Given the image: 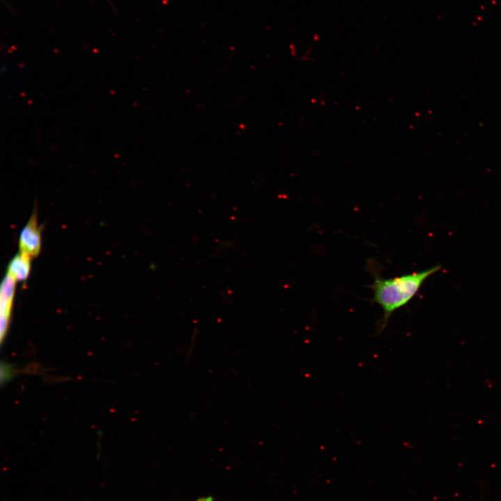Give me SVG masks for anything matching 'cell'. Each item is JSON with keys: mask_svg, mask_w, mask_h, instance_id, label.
<instances>
[{"mask_svg": "<svg viewBox=\"0 0 501 501\" xmlns=\"http://www.w3.org/2000/svg\"><path fill=\"white\" fill-rule=\"evenodd\" d=\"M197 501H212V500L211 498L209 497V498H201Z\"/></svg>", "mask_w": 501, "mask_h": 501, "instance_id": "obj_5", "label": "cell"}, {"mask_svg": "<svg viewBox=\"0 0 501 501\" xmlns=\"http://www.w3.org/2000/svg\"><path fill=\"white\" fill-rule=\"evenodd\" d=\"M31 258L19 252L8 263L6 274L16 282L25 281L31 271Z\"/></svg>", "mask_w": 501, "mask_h": 501, "instance_id": "obj_4", "label": "cell"}, {"mask_svg": "<svg viewBox=\"0 0 501 501\" xmlns=\"http://www.w3.org/2000/svg\"><path fill=\"white\" fill-rule=\"evenodd\" d=\"M440 268L438 265L394 278L375 276L374 282L369 286L373 292L372 301L381 308L383 313L378 333L385 329L392 315L407 305L417 294L427 278Z\"/></svg>", "mask_w": 501, "mask_h": 501, "instance_id": "obj_1", "label": "cell"}, {"mask_svg": "<svg viewBox=\"0 0 501 501\" xmlns=\"http://www.w3.org/2000/svg\"><path fill=\"white\" fill-rule=\"evenodd\" d=\"M18 244L19 253L31 259L40 254L42 247V236L35 210L21 230Z\"/></svg>", "mask_w": 501, "mask_h": 501, "instance_id": "obj_2", "label": "cell"}, {"mask_svg": "<svg viewBox=\"0 0 501 501\" xmlns=\"http://www.w3.org/2000/svg\"><path fill=\"white\" fill-rule=\"evenodd\" d=\"M16 281L7 275L3 279L0 289L1 341L6 335L10 324Z\"/></svg>", "mask_w": 501, "mask_h": 501, "instance_id": "obj_3", "label": "cell"}]
</instances>
